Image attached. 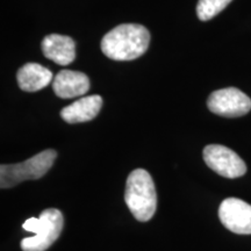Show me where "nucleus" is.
<instances>
[{
  "label": "nucleus",
  "instance_id": "nucleus-10",
  "mask_svg": "<svg viewBox=\"0 0 251 251\" xmlns=\"http://www.w3.org/2000/svg\"><path fill=\"white\" fill-rule=\"evenodd\" d=\"M102 107V98L98 94L84 97L61 111V118L68 124H80L93 120Z\"/></svg>",
  "mask_w": 251,
  "mask_h": 251
},
{
  "label": "nucleus",
  "instance_id": "nucleus-6",
  "mask_svg": "<svg viewBox=\"0 0 251 251\" xmlns=\"http://www.w3.org/2000/svg\"><path fill=\"white\" fill-rule=\"evenodd\" d=\"M203 161L208 168L226 178H238L247 172L246 163L236 152L225 146L209 144L203 149Z\"/></svg>",
  "mask_w": 251,
  "mask_h": 251
},
{
  "label": "nucleus",
  "instance_id": "nucleus-12",
  "mask_svg": "<svg viewBox=\"0 0 251 251\" xmlns=\"http://www.w3.org/2000/svg\"><path fill=\"white\" fill-rule=\"evenodd\" d=\"M233 0H199L197 5L198 18L208 21L222 12Z\"/></svg>",
  "mask_w": 251,
  "mask_h": 251
},
{
  "label": "nucleus",
  "instance_id": "nucleus-7",
  "mask_svg": "<svg viewBox=\"0 0 251 251\" xmlns=\"http://www.w3.org/2000/svg\"><path fill=\"white\" fill-rule=\"evenodd\" d=\"M219 218L228 230L240 235L251 234V205L243 200L225 199L220 205Z\"/></svg>",
  "mask_w": 251,
  "mask_h": 251
},
{
  "label": "nucleus",
  "instance_id": "nucleus-11",
  "mask_svg": "<svg viewBox=\"0 0 251 251\" xmlns=\"http://www.w3.org/2000/svg\"><path fill=\"white\" fill-rule=\"evenodd\" d=\"M18 85L25 92H37L45 89L52 80V72L37 63H27L19 69Z\"/></svg>",
  "mask_w": 251,
  "mask_h": 251
},
{
  "label": "nucleus",
  "instance_id": "nucleus-2",
  "mask_svg": "<svg viewBox=\"0 0 251 251\" xmlns=\"http://www.w3.org/2000/svg\"><path fill=\"white\" fill-rule=\"evenodd\" d=\"M125 201L137 221L147 222L152 218L157 207L155 184L144 169H136L129 175L126 184Z\"/></svg>",
  "mask_w": 251,
  "mask_h": 251
},
{
  "label": "nucleus",
  "instance_id": "nucleus-4",
  "mask_svg": "<svg viewBox=\"0 0 251 251\" xmlns=\"http://www.w3.org/2000/svg\"><path fill=\"white\" fill-rule=\"evenodd\" d=\"M56 157L57 152L55 150L47 149L23 163L2 164L0 166V187L9 188L23 181L39 179L50 170Z\"/></svg>",
  "mask_w": 251,
  "mask_h": 251
},
{
  "label": "nucleus",
  "instance_id": "nucleus-5",
  "mask_svg": "<svg viewBox=\"0 0 251 251\" xmlns=\"http://www.w3.org/2000/svg\"><path fill=\"white\" fill-rule=\"evenodd\" d=\"M209 111L225 118H238L251 109V99L236 87L214 91L207 100Z\"/></svg>",
  "mask_w": 251,
  "mask_h": 251
},
{
  "label": "nucleus",
  "instance_id": "nucleus-3",
  "mask_svg": "<svg viewBox=\"0 0 251 251\" xmlns=\"http://www.w3.org/2000/svg\"><path fill=\"white\" fill-rule=\"evenodd\" d=\"M63 214L56 208H48L40 214V218H30L25 221L23 228L34 233V236L21 241L24 251H46L56 242L62 233Z\"/></svg>",
  "mask_w": 251,
  "mask_h": 251
},
{
  "label": "nucleus",
  "instance_id": "nucleus-9",
  "mask_svg": "<svg viewBox=\"0 0 251 251\" xmlns=\"http://www.w3.org/2000/svg\"><path fill=\"white\" fill-rule=\"evenodd\" d=\"M43 55L58 65H69L76 58V43L70 36L50 34L42 41Z\"/></svg>",
  "mask_w": 251,
  "mask_h": 251
},
{
  "label": "nucleus",
  "instance_id": "nucleus-1",
  "mask_svg": "<svg viewBox=\"0 0 251 251\" xmlns=\"http://www.w3.org/2000/svg\"><path fill=\"white\" fill-rule=\"evenodd\" d=\"M150 33L136 24L119 25L101 40L103 55L114 61H133L148 50Z\"/></svg>",
  "mask_w": 251,
  "mask_h": 251
},
{
  "label": "nucleus",
  "instance_id": "nucleus-8",
  "mask_svg": "<svg viewBox=\"0 0 251 251\" xmlns=\"http://www.w3.org/2000/svg\"><path fill=\"white\" fill-rule=\"evenodd\" d=\"M52 89L62 99L76 98L90 90V79L84 72L62 70L52 80Z\"/></svg>",
  "mask_w": 251,
  "mask_h": 251
}]
</instances>
